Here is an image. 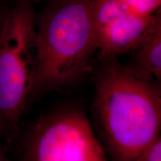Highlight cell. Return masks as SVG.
<instances>
[{"label":"cell","instance_id":"obj_1","mask_svg":"<svg viewBox=\"0 0 161 161\" xmlns=\"http://www.w3.org/2000/svg\"><path fill=\"white\" fill-rule=\"evenodd\" d=\"M100 60L94 120L111 161H133L160 136V83L136 77L116 57Z\"/></svg>","mask_w":161,"mask_h":161},{"label":"cell","instance_id":"obj_2","mask_svg":"<svg viewBox=\"0 0 161 161\" xmlns=\"http://www.w3.org/2000/svg\"><path fill=\"white\" fill-rule=\"evenodd\" d=\"M92 0H50L35 14L37 66L28 102L69 85L97 52Z\"/></svg>","mask_w":161,"mask_h":161},{"label":"cell","instance_id":"obj_3","mask_svg":"<svg viewBox=\"0 0 161 161\" xmlns=\"http://www.w3.org/2000/svg\"><path fill=\"white\" fill-rule=\"evenodd\" d=\"M37 66L34 0H17L0 25V135L12 139L27 106Z\"/></svg>","mask_w":161,"mask_h":161},{"label":"cell","instance_id":"obj_4","mask_svg":"<svg viewBox=\"0 0 161 161\" xmlns=\"http://www.w3.org/2000/svg\"><path fill=\"white\" fill-rule=\"evenodd\" d=\"M21 161H109L85 113L63 107L38 119L24 137Z\"/></svg>","mask_w":161,"mask_h":161},{"label":"cell","instance_id":"obj_5","mask_svg":"<svg viewBox=\"0 0 161 161\" xmlns=\"http://www.w3.org/2000/svg\"><path fill=\"white\" fill-rule=\"evenodd\" d=\"M140 17L122 9L102 25L96 28L97 52L100 58L116 57L130 52L143 37L158 12Z\"/></svg>","mask_w":161,"mask_h":161},{"label":"cell","instance_id":"obj_6","mask_svg":"<svg viewBox=\"0 0 161 161\" xmlns=\"http://www.w3.org/2000/svg\"><path fill=\"white\" fill-rule=\"evenodd\" d=\"M129 65L125 66L141 79L161 81V14L160 11L143 37L131 51Z\"/></svg>","mask_w":161,"mask_h":161},{"label":"cell","instance_id":"obj_7","mask_svg":"<svg viewBox=\"0 0 161 161\" xmlns=\"http://www.w3.org/2000/svg\"><path fill=\"white\" fill-rule=\"evenodd\" d=\"M125 11L140 17H151L160 9V0H119Z\"/></svg>","mask_w":161,"mask_h":161},{"label":"cell","instance_id":"obj_8","mask_svg":"<svg viewBox=\"0 0 161 161\" xmlns=\"http://www.w3.org/2000/svg\"><path fill=\"white\" fill-rule=\"evenodd\" d=\"M133 161H161V136L146 147Z\"/></svg>","mask_w":161,"mask_h":161},{"label":"cell","instance_id":"obj_9","mask_svg":"<svg viewBox=\"0 0 161 161\" xmlns=\"http://www.w3.org/2000/svg\"><path fill=\"white\" fill-rule=\"evenodd\" d=\"M1 136V135H0ZM0 161H8L7 158H6L5 152H4L3 145H2L1 140H0Z\"/></svg>","mask_w":161,"mask_h":161},{"label":"cell","instance_id":"obj_10","mask_svg":"<svg viewBox=\"0 0 161 161\" xmlns=\"http://www.w3.org/2000/svg\"><path fill=\"white\" fill-rule=\"evenodd\" d=\"M4 17H5V16H2V15H1V11H0V25H1L2 22H3Z\"/></svg>","mask_w":161,"mask_h":161}]
</instances>
